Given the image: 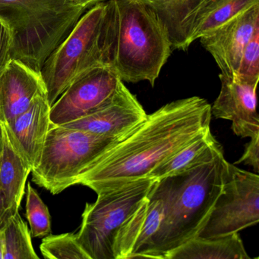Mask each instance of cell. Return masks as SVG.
Listing matches in <instances>:
<instances>
[{
	"instance_id": "1",
	"label": "cell",
	"mask_w": 259,
	"mask_h": 259,
	"mask_svg": "<svg viewBox=\"0 0 259 259\" xmlns=\"http://www.w3.org/2000/svg\"><path fill=\"white\" fill-rule=\"evenodd\" d=\"M211 106L199 97L178 100L147 115L79 175L76 185L96 193L147 175L210 129Z\"/></svg>"
},
{
	"instance_id": "2",
	"label": "cell",
	"mask_w": 259,
	"mask_h": 259,
	"mask_svg": "<svg viewBox=\"0 0 259 259\" xmlns=\"http://www.w3.org/2000/svg\"><path fill=\"white\" fill-rule=\"evenodd\" d=\"M228 162L222 150L205 162L156 181L152 193L162 200L164 219L147 253L164 255L198 237L223 190Z\"/></svg>"
},
{
	"instance_id": "3",
	"label": "cell",
	"mask_w": 259,
	"mask_h": 259,
	"mask_svg": "<svg viewBox=\"0 0 259 259\" xmlns=\"http://www.w3.org/2000/svg\"><path fill=\"white\" fill-rule=\"evenodd\" d=\"M116 24L115 0L97 3L85 12L47 59L41 73L50 106L85 71L103 65L113 66Z\"/></svg>"
},
{
	"instance_id": "4",
	"label": "cell",
	"mask_w": 259,
	"mask_h": 259,
	"mask_svg": "<svg viewBox=\"0 0 259 259\" xmlns=\"http://www.w3.org/2000/svg\"><path fill=\"white\" fill-rule=\"evenodd\" d=\"M88 9L72 0H0V19L12 33L11 59L41 72Z\"/></svg>"
},
{
	"instance_id": "5",
	"label": "cell",
	"mask_w": 259,
	"mask_h": 259,
	"mask_svg": "<svg viewBox=\"0 0 259 259\" xmlns=\"http://www.w3.org/2000/svg\"><path fill=\"white\" fill-rule=\"evenodd\" d=\"M113 66L123 81L155 85L171 53L168 32L156 14L138 0H115Z\"/></svg>"
},
{
	"instance_id": "6",
	"label": "cell",
	"mask_w": 259,
	"mask_h": 259,
	"mask_svg": "<svg viewBox=\"0 0 259 259\" xmlns=\"http://www.w3.org/2000/svg\"><path fill=\"white\" fill-rule=\"evenodd\" d=\"M157 180L141 178L97 193L87 203L82 225L74 235L81 249L91 259H117L114 244L123 224L139 208Z\"/></svg>"
},
{
	"instance_id": "7",
	"label": "cell",
	"mask_w": 259,
	"mask_h": 259,
	"mask_svg": "<svg viewBox=\"0 0 259 259\" xmlns=\"http://www.w3.org/2000/svg\"><path fill=\"white\" fill-rule=\"evenodd\" d=\"M120 138L51 124L41 160L32 169L33 182L52 194L62 193L76 185L79 175Z\"/></svg>"
},
{
	"instance_id": "8",
	"label": "cell",
	"mask_w": 259,
	"mask_h": 259,
	"mask_svg": "<svg viewBox=\"0 0 259 259\" xmlns=\"http://www.w3.org/2000/svg\"><path fill=\"white\" fill-rule=\"evenodd\" d=\"M258 222V174L228 162L223 190L198 237L217 238L239 234Z\"/></svg>"
},
{
	"instance_id": "9",
	"label": "cell",
	"mask_w": 259,
	"mask_h": 259,
	"mask_svg": "<svg viewBox=\"0 0 259 259\" xmlns=\"http://www.w3.org/2000/svg\"><path fill=\"white\" fill-rule=\"evenodd\" d=\"M123 83L110 65L85 71L76 77L52 105V124L65 125L97 112L110 101Z\"/></svg>"
},
{
	"instance_id": "10",
	"label": "cell",
	"mask_w": 259,
	"mask_h": 259,
	"mask_svg": "<svg viewBox=\"0 0 259 259\" xmlns=\"http://www.w3.org/2000/svg\"><path fill=\"white\" fill-rule=\"evenodd\" d=\"M259 28V4L236 15L200 38L220 69V76L234 79L243 51Z\"/></svg>"
},
{
	"instance_id": "11",
	"label": "cell",
	"mask_w": 259,
	"mask_h": 259,
	"mask_svg": "<svg viewBox=\"0 0 259 259\" xmlns=\"http://www.w3.org/2000/svg\"><path fill=\"white\" fill-rule=\"evenodd\" d=\"M147 115L135 96L123 83L110 101L97 112L62 127L120 138L142 122Z\"/></svg>"
},
{
	"instance_id": "12",
	"label": "cell",
	"mask_w": 259,
	"mask_h": 259,
	"mask_svg": "<svg viewBox=\"0 0 259 259\" xmlns=\"http://www.w3.org/2000/svg\"><path fill=\"white\" fill-rule=\"evenodd\" d=\"M220 94L211 106V115L218 119L232 121V130L239 137L259 135V116L257 112L258 82L246 83L237 79L220 76Z\"/></svg>"
},
{
	"instance_id": "13",
	"label": "cell",
	"mask_w": 259,
	"mask_h": 259,
	"mask_svg": "<svg viewBox=\"0 0 259 259\" xmlns=\"http://www.w3.org/2000/svg\"><path fill=\"white\" fill-rule=\"evenodd\" d=\"M41 96H47L41 73L11 59L0 71L1 124H7L24 113Z\"/></svg>"
},
{
	"instance_id": "14",
	"label": "cell",
	"mask_w": 259,
	"mask_h": 259,
	"mask_svg": "<svg viewBox=\"0 0 259 259\" xmlns=\"http://www.w3.org/2000/svg\"><path fill=\"white\" fill-rule=\"evenodd\" d=\"M164 219V204L152 190L147 199L119 231L114 244L117 258L147 253L161 230Z\"/></svg>"
},
{
	"instance_id": "15",
	"label": "cell",
	"mask_w": 259,
	"mask_h": 259,
	"mask_svg": "<svg viewBox=\"0 0 259 259\" xmlns=\"http://www.w3.org/2000/svg\"><path fill=\"white\" fill-rule=\"evenodd\" d=\"M50 107L47 96H41L24 113L7 124H2L17 150L32 169L41 160L51 126Z\"/></svg>"
},
{
	"instance_id": "16",
	"label": "cell",
	"mask_w": 259,
	"mask_h": 259,
	"mask_svg": "<svg viewBox=\"0 0 259 259\" xmlns=\"http://www.w3.org/2000/svg\"><path fill=\"white\" fill-rule=\"evenodd\" d=\"M256 4L259 0H200L182 24L183 51L196 39Z\"/></svg>"
},
{
	"instance_id": "17",
	"label": "cell",
	"mask_w": 259,
	"mask_h": 259,
	"mask_svg": "<svg viewBox=\"0 0 259 259\" xmlns=\"http://www.w3.org/2000/svg\"><path fill=\"white\" fill-rule=\"evenodd\" d=\"M3 127V149L0 158V193L8 208L19 211L25 184L32 168L19 153Z\"/></svg>"
},
{
	"instance_id": "18",
	"label": "cell",
	"mask_w": 259,
	"mask_h": 259,
	"mask_svg": "<svg viewBox=\"0 0 259 259\" xmlns=\"http://www.w3.org/2000/svg\"><path fill=\"white\" fill-rule=\"evenodd\" d=\"M164 255L168 259H259L248 254L239 234L217 238L194 237Z\"/></svg>"
},
{
	"instance_id": "19",
	"label": "cell",
	"mask_w": 259,
	"mask_h": 259,
	"mask_svg": "<svg viewBox=\"0 0 259 259\" xmlns=\"http://www.w3.org/2000/svg\"><path fill=\"white\" fill-rule=\"evenodd\" d=\"M222 150L211 128L207 130L154 169L147 178L158 181L176 175L214 158Z\"/></svg>"
},
{
	"instance_id": "20",
	"label": "cell",
	"mask_w": 259,
	"mask_h": 259,
	"mask_svg": "<svg viewBox=\"0 0 259 259\" xmlns=\"http://www.w3.org/2000/svg\"><path fill=\"white\" fill-rule=\"evenodd\" d=\"M150 8L168 32L172 49L183 50L182 24L200 0H138Z\"/></svg>"
},
{
	"instance_id": "21",
	"label": "cell",
	"mask_w": 259,
	"mask_h": 259,
	"mask_svg": "<svg viewBox=\"0 0 259 259\" xmlns=\"http://www.w3.org/2000/svg\"><path fill=\"white\" fill-rule=\"evenodd\" d=\"M27 223L19 213L15 214L4 231L3 259H41L33 249Z\"/></svg>"
},
{
	"instance_id": "22",
	"label": "cell",
	"mask_w": 259,
	"mask_h": 259,
	"mask_svg": "<svg viewBox=\"0 0 259 259\" xmlns=\"http://www.w3.org/2000/svg\"><path fill=\"white\" fill-rule=\"evenodd\" d=\"M26 218L30 225L29 230L32 237L44 238L50 235L51 233L50 211L30 183L27 185Z\"/></svg>"
},
{
	"instance_id": "23",
	"label": "cell",
	"mask_w": 259,
	"mask_h": 259,
	"mask_svg": "<svg viewBox=\"0 0 259 259\" xmlns=\"http://www.w3.org/2000/svg\"><path fill=\"white\" fill-rule=\"evenodd\" d=\"M40 249L45 259H91L77 244L71 233L44 237Z\"/></svg>"
},
{
	"instance_id": "24",
	"label": "cell",
	"mask_w": 259,
	"mask_h": 259,
	"mask_svg": "<svg viewBox=\"0 0 259 259\" xmlns=\"http://www.w3.org/2000/svg\"><path fill=\"white\" fill-rule=\"evenodd\" d=\"M234 79L246 83L259 81V28L243 51Z\"/></svg>"
},
{
	"instance_id": "25",
	"label": "cell",
	"mask_w": 259,
	"mask_h": 259,
	"mask_svg": "<svg viewBox=\"0 0 259 259\" xmlns=\"http://www.w3.org/2000/svg\"><path fill=\"white\" fill-rule=\"evenodd\" d=\"M12 33L7 24L0 19V71L11 59Z\"/></svg>"
},
{
	"instance_id": "26",
	"label": "cell",
	"mask_w": 259,
	"mask_h": 259,
	"mask_svg": "<svg viewBox=\"0 0 259 259\" xmlns=\"http://www.w3.org/2000/svg\"><path fill=\"white\" fill-rule=\"evenodd\" d=\"M250 139V142L246 145L243 156L234 164L236 165L240 163H244L253 167L256 174H258L259 171V135Z\"/></svg>"
},
{
	"instance_id": "27",
	"label": "cell",
	"mask_w": 259,
	"mask_h": 259,
	"mask_svg": "<svg viewBox=\"0 0 259 259\" xmlns=\"http://www.w3.org/2000/svg\"><path fill=\"white\" fill-rule=\"evenodd\" d=\"M18 213L19 211H15L8 208L0 193V233L5 231L11 219Z\"/></svg>"
},
{
	"instance_id": "28",
	"label": "cell",
	"mask_w": 259,
	"mask_h": 259,
	"mask_svg": "<svg viewBox=\"0 0 259 259\" xmlns=\"http://www.w3.org/2000/svg\"><path fill=\"white\" fill-rule=\"evenodd\" d=\"M126 258L127 259H168L165 255L151 253L133 254Z\"/></svg>"
},
{
	"instance_id": "29",
	"label": "cell",
	"mask_w": 259,
	"mask_h": 259,
	"mask_svg": "<svg viewBox=\"0 0 259 259\" xmlns=\"http://www.w3.org/2000/svg\"><path fill=\"white\" fill-rule=\"evenodd\" d=\"M72 1L76 3V4L83 6V7L88 8V9H90L95 5L94 4L92 0H72Z\"/></svg>"
},
{
	"instance_id": "30",
	"label": "cell",
	"mask_w": 259,
	"mask_h": 259,
	"mask_svg": "<svg viewBox=\"0 0 259 259\" xmlns=\"http://www.w3.org/2000/svg\"><path fill=\"white\" fill-rule=\"evenodd\" d=\"M4 231L0 233V259H3V252H4L5 243Z\"/></svg>"
},
{
	"instance_id": "31",
	"label": "cell",
	"mask_w": 259,
	"mask_h": 259,
	"mask_svg": "<svg viewBox=\"0 0 259 259\" xmlns=\"http://www.w3.org/2000/svg\"><path fill=\"white\" fill-rule=\"evenodd\" d=\"M3 127H2V124H1V122H0V158H1L2 149H3Z\"/></svg>"
},
{
	"instance_id": "32",
	"label": "cell",
	"mask_w": 259,
	"mask_h": 259,
	"mask_svg": "<svg viewBox=\"0 0 259 259\" xmlns=\"http://www.w3.org/2000/svg\"><path fill=\"white\" fill-rule=\"evenodd\" d=\"M94 4H97V3H100V2L103 1V0H92Z\"/></svg>"
},
{
	"instance_id": "33",
	"label": "cell",
	"mask_w": 259,
	"mask_h": 259,
	"mask_svg": "<svg viewBox=\"0 0 259 259\" xmlns=\"http://www.w3.org/2000/svg\"><path fill=\"white\" fill-rule=\"evenodd\" d=\"M117 259H127L126 258V257H118Z\"/></svg>"
}]
</instances>
